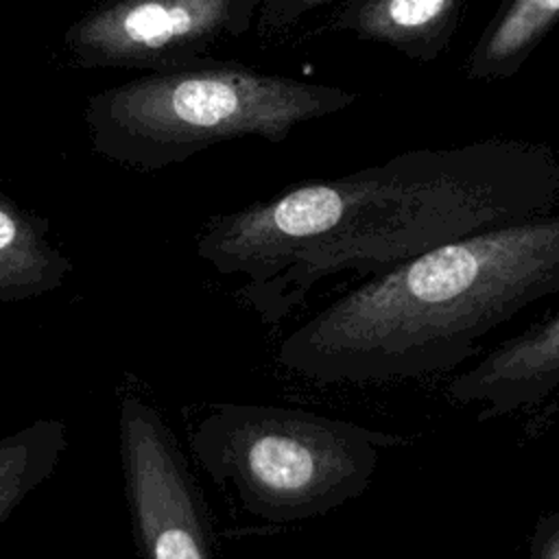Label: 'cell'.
<instances>
[{
	"label": "cell",
	"mask_w": 559,
	"mask_h": 559,
	"mask_svg": "<svg viewBox=\"0 0 559 559\" xmlns=\"http://www.w3.org/2000/svg\"><path fill=\"white\" fill-rule=\"evenodd\" d=\"M258 0H103L63 35L81 70L164 72L203 59L214 41L242 35Z\"/></svg>",
	"instance_id": "5"
},
{
	"label": "cell",
	"mask_w": 559,
	"mask_h": 559,
	"mask_svg": "<svg viewBox=\"0 0 559 559\" xmlns=\"http://www.w3.org/2000/svg\"><path fill=\"white\" fill-rule=\"evenodd\" d=\"M120 461L140 559H214L203 493L162 415L135 395L120 402Z\"/></svg>",
	"instance_id": "6"
},
{
	"label": "cell",
	"mask_w": 559,
	"mask_h": 559,
	"mask_svg": "<svg viewBox=\"0 0 559 559\" xmlns=\"http://www.w3.org/2000/svg\"><path fill=\"white\" fill-rule=\"evenodd\" d=\"M354 100V92L336 85L203 57L92 94L83 118L100 157L153 173L242 135L282 142L295 127Z\"/></svg>",
	"instance_id": "3"
},
{
	"label": "cell",
	"mask_w": 559,
	"mask_h": 559,
	"mask_svg": "<svg viewBox=\"0 0 559 559\" xmlns=\"http://www.w3.org/2000/svg\"><path fill=\"white\" fill-rule=\"evenodd\" d=\"M400 435L271 404H212L190 432V445L218 485L236 489L240 507L269 524L325 515L358 498Z\"/></svg>",
	"instance_id": "4"
},
{
	"label": "cell",
	"mask_w": 559,
	"mask_h": 559,
	"mask_svg": "<svg viewBox=\"0 0 559 559\" xmlns=\"http://www.w3.org/2000/svg\"><path fill=\"white\" fill-rule=\"evenodd\" d=\"M559 162L526 140L419 148L349 175L306 181L210 218L197 253L242 275L240 297L266 325L332 275L380 273L432 247L548 214Z\"/></svg>",
	"instance_id": "1"
},
{
	"label": "cell",
	"mask_w": 559,
	"mask_h": 559,
	"mask_svg": "<svg viewBox=\"0 0 559 559\" xmlns=\"http://www.w3.org/2000/svg\"><path fill=\"white\" fill-rule=\"evenodd\" d=\"M528 559H559V511L537 518L528 539Z\"/></svg>",
	"instance_id": "11"
},
{
	"label": "cell",
	"mask_w": 559,
	"mask_h": 559,
	"mask_svg": "<svg viewBox=\"0 0 559 559\" xmlns=\"http://www.w3.org/2000/svg\"><path fill=\"white\" fill-rule=\"evenodd\" d=\"M277 2H280V0H264V4H262V13H266L269 9H273Z\"/></svg>",
	"instance_id": "13"
},
{
	"label": "cell",
	"mask_w": 559,
	"mask_h": 559,
	"mask_svg": "<svg viewBox=\"0 0 559 559\" xmlns=\"http://www.w3.org/2000/svg\"><path fill=\"white\" fill-rule=\"evenodd\" d=\"M66 448L61 419H37L0 437V524L57 469Z\"/></svg>",
	"instance_id": "10"
},
{
	"label": "cell",
	"mask_w": 559,
	"mask_h": 559,
	"mask_svg": "<svg viewBox=\"0 0 559 559\" xmlns=\"http://www.w3.org/2000/svg\"><path fill=\"white\" fill-rule=\"evenodd\" d=\"M48 221L0 192V304L61 286L72 262L46 238Z\"/></svg>",
	"instance_id": "8"
},
{
	"label": "cell",
	"mask_w": 559,
	"mask_h": 559,
	"mask_svg": "<svg viewBox=\"0 0 559 559\" xmlns=\"http://www.w3.org/2000/svg\"><path fill=\"white\" fill-rule=\"evenodd\" d=\"M559 20V0H509L467 61L469 79H502L524 63Z\"/></svg>",
	"instance_id": "9"
},
{
	"label": "cell",
	"mask_w": 559,
	"mask_h": 559,
	"mask_svg": "<svg viewBox=\"0 0 559 559\" xmlns=\"http://www.w3.org/2000/svg\"><path fill=\"white\" fill-rule=\"evenodd\" d=\"M559 293V214L496 225L432 247L343 293L288 332L282 367L319 382H382L450 371L476 341Z\"/></svg>",
	"instance_id": "2"
},
{
	"label": "cell",
	"mask_w": 559,
	"mask_h": 559,
	"mask_svg": "<svg viewBox=\"0 0 559 559\" xmlns=\"http://www.w3.org/2000/svg\"><path fill=\"white\" fill-rule=\"evenodd\" d=\"M336 0H280L273 9L262 13V26L264 28H284L295 24L304 13L314 11L319 7L332 4Z\"/></svg>",
	"instance_id": "12"
},
{
	"label": "cell",
	"mask_w": 559,
	"mask_h": 559,
	"mask_svg": "<svg viewBox=\"0 0 559 559\" xmlns=\"http://www.w3.org/2000/svg\"><path fill=\"white\" fill-rule=\"evenodd\" d=\"M463 0H354L330 22V31L389 44L411 57H435L450 39Z\"/></svg>",
	"instance_id": "7"
}]
</instances>
